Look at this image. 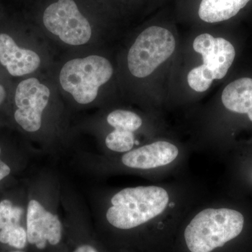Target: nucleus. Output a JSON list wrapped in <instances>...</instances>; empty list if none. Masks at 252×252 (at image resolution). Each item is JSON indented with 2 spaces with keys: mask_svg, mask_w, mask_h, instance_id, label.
Segmentation results:
<instances>
[{
  "mask_svg": "<svg viewBox=\"0 0 252 252\" xmlns=\"http://www.w3.org/2000/svg\"><path fill=\"white\" fill-rule=\"evenodd\" d=\"M168 193L155 186L123 189L111 200L107 210L110 224L119 229H131L158 216L166 209Z\"/></svg>",
  "mask_w": 252,
  "mask_h": 252,
  "instance_id": "obj_1",
  "label": "nucleus"
},
{
  "mask_svg": "<svg viewBox=\"0 0 252 252\" xmlns=\"http://www.w3.org/2000/svg\"><path fill=\"white\" fill-rule=\"evenodd\" d=\"M244 222L243 215L236 210L205 209L186 228V243L190 252H211L238 237Z\"/></svg>",
  "mask_w": 252,
  "mask_h": 252,
  "instance_id": "obj_2",
  "label": "nucleus"
},
{
  "mask_svg": "<svg viewBox=\"0 0 252 252\" xmlns=\"http://www.w3.org/2000/svg\"><path fill=\"white\" fill-rule=\"evenodd\" d=\"M112 64L99 56L68 61L60 73V82L79 104L91 103L97 97L98 89L111 79Z\"/></svg>",
  "mask_w": 252,
  "mask_h": 252,
  "instance_id": "obj_3",
  "label": "nucleus"
},
{
  "mask_svg": "<svg viewBox=\"0 0 252 252\" xmlns=\"http://www.w3.org/2000/svg\"><path fill=\"white\" fill-rule=\"evenodd\" d=\"M175 39L170 31L158 26L146 29L137 38L127 55L128 69L136 77H148L171 56Z\"/></svg>",
  "mask_w": 252,
  "mask_h": 252,
  "instance_id": "obj_4",
  "label": "nucleus"
},
{
  "mask_svg": "<svg viewBox=\"0 0 252 252\" xmlns=\"http://www.w3.org/2000/svg\"><path fill=\"white\" fill-rule=\"evenodd\" d=\"M43 21L48 31L69 45L85 44L92 35L90 23L74 0H59L49 5L44 11Z\"/></svg>",
  "mask_w": 252,
  "mask_h": 252,
  "instance_id": "obj_5",
  "label": "nucleus"
},
{
  "mask_svg": "<svg viewBox=\"0 0 252 252\" xmlns=\"http://www.w3.org/2000/svg\"><path fill=\"white\" fill-rule=\"evenodd\" d=\"M50 97L49 88L36 78L23 80L15 94V120L25 130L35 132L41 127V116Z\"/></svg>",
  "mask_w": 252,
  "mask_h": 252,
  "instance_id": "obj_6",
  "label": "nucleus"
},
{
  "mask_svg": "<svg viewBox=\"0 0 252 252\" xmlns=\"http://www.w3.org/2000/svg\"><path fill=\"white\" fill-rule=\"evenodd\" d=\"M193 46L195 51L203 56V64L214 79H221L226 75L235 57V48L231 43L205 33L195 38Z\"/></svg>",
  "mask_w": 252,
  "mask_h": 252,
  "instance_id": "obj_7",
  "label": "nucleus"
},
{
  "mask_svg": "<svg viewBox=\"0 0 252 252\" xmlns=\"http://www.w3.org/2000/svg\"><path fill=\"white\" fill-rule=\"evenodd\" d=\"M28 242L44 249L46 243L56 245L61 239V223L56 215L46 211L39 202L31 200L27 215Z\"/></svg>",
  "mask_w": 252,
  "mask_h": 252,
  "instance_id": "obj_8",
  "label": "nucleus"
},
{
  "mask_svg": "<svg viewBox=\"0 0 252 252\" xmlns=\"http://www.w3.org/2000/svg\"><path fill=\"white\" fill-rule=\"evenodd\" d=\"M178 154L175 145L158 141L124 154L122 162L127 167L147 170L168 165L175 160Z\"/></svg>",
  "mask_w": 252,
  "mask_h": 252,
  "instance_id": "obj_9",
  "label": "nucleus"
},
{
  "mask_svg": "<svg viewBox=\"0 0 252 252\" xmlns=\"http://www.w3.org/2000/svg\"><path fill=\"white\" fill-rule=\"evenodd\" d=\"M37 54L31 50L22 49L9 34H0V63L11 75L21 77L34 72L40 64Z\"/></svg>",
  "mask_w": 252,
  "mask_h": 252,
  "instance_id": "obj_10",
  "label": "nucleus"
},
{
  "mask_svg": "<svg viewBox=\"0 0 252 252\" xmlns=\"http://www.w3.org/2000/svg\"><path fill=\"white\" fill-rule=\"evenodd\" d=\"M221 100L228 110L248 114L252 100V79L241 78L230 83L222 93Z\"/></svg>",
  "mask_w": 252,
  "mask_h": 252,
  "instance_id": "obj_11",
  "label": "nucleus"
},
{
  "mask_svg": "<svg viewBox=\"0 0 252 252\" xmlns=\"http://www.w3.org/2000/svg\"><path fill=\"white\" fill-rule=\"evenodd\" d=\"M250 0H202L199 7L200 19L207 23L227 21L243 9Z\"/></svg>",
  "mask_w": 252,
  "mask_h": 252,
  "instance_id": "obj_12",
  "label": "nucleus"
},
{
  "mask_svg": "<svg viewBox=\"0 0 252 252\" xmlns=\"http://www.w3.org/2000/svg\"><path fill=\"white\" fill-rule=\"evenodd\" d=\"M107 122L117 130L134 132L142 124L141 118L137 114L129 111L119 110L111 112L107 117Z\"/></svg>",
  "mask_w": 252,
  "mask_h": 252,
  "instance_id": "obj_13",
  "label": "nucleus"
},
{
  "mask_svg": "<svg viewBox=\"0 0 252 252\" xmlns=\"http://www.w3.org/2000/svg\"><path fill=\"white\" fill-rule=\"evenodd\" d=\"M135 141L133 132L115 129L106 137L105 143L110 150L126 152L132 149Z\"/></svg>",
  "mask_w": 252,
  "mask_h": 252,
  "instance_id": "obj_14",
  "label": "nucleus"
},
{
  "mask_svg": "<svg viewBox=\"0 0 252 252\" xmlns=\"http://www.w3.org/2000/svg\"><path fill=\"white\" fill-rule=\"evenodd\" d=\"M27 240V232L21 225H11L0 230V242L15 248H24Z\"/></svg>",
  "mask_w": 252,
  "mask_h": 252,
  "instance_id": "obj_15",
  "label": "nucleus"
},
{
  "mask_svg": "<svg viewBox=\"0 0 252 252\" xmlns=\"http://www.w3.org/2000/svg\"><path fill=\"white\" fill-rule=\"evenodd\" d=\"M22 214V209L13 206L9 200H2L0 203V230L11 225H19Z\"/></svg>",
  "mask_w": 252,
  "mask_h": 252,
  "instance_id": "obj_16",
  "label": "nucleus"
},
{
  "mask_svg": "<svg viewBox=\"0 0 252 252\" xmlns=\"http://www.w3.org/2000/svg\"><path fill=\"white\" fill-rule=\"evenodd\" d=\"M187 79L190 87L194 91L200 93L204 92L209 89L214 81L205 77L203 65L193 68L189 73Z\"/></svg>",
  "mask_w": 252,
  "mask_h": 252,
  "instance_id": "obj_17",
  "label": "nucleus"
},
{
  "mask_svg": "<svg viewBox=\"0 0 252 252\" xmlns=\"http://www.w3.org/2000/svg\"><path fill=\"white\" fill-rule=\"evenodd\" d=\"M10 172H11L10 167L0 160V181L3 180L6 176L9 175Z\"/></svg>",
  "mask_w": 252,
  "mask_h": 252,
  "instance_id": "obj_18",
  "label": "nucleus"
},
{
  "mask_svg": "<svg viewBox=\"0 0 252 252\" xmlns=\"http://www.w3.org/2000/svg\"><path fill=\"white\" fill-rule=\"evenodd\" d=\"M74 252H97L95 249L93 247L89 246V245H83V246L79 247Z\"/></svg>",
  "mask_w": 252,
  "mask_h": 252,
  "instance_id": "obj_19",
  "label": "nucleus"
},
{
  "mask_svg": "<svg viewBox=\"0 0 252 252\" xmlns=\"http://www.w3.org/2000/svg\"><path fill=\"white\" fill-rule=\"evenodd\" d=\"M5 97H6V91H5L4 88L0 85V104L2 103Z\"/></svg>",
  "mask_w": 252,
  "mask_h": 252,
  "instance_id": "obj_20",
  "label": "nucleus"
},
{
  "mask_svg": "<svg viewBox=\"0 0 252 252\" xmlns=\"http://www.w3.org/2000/svg\"><path fill=\"white\" fill-rule=\"evenodd\" d=\"M248 117L249 119H250V121L252 122V104H251V107H250V110H249V112L248 113Z\"/></svg>",
  "mask_w": 252,
  "mask_h": 252,
  "instance_id": "obj_21",
  "label": "nucleus"
},
{
  "mask_svg": "<svg viewBox=\"0 0 252 252\" xmlns=\"http://www.w3.org/2000/svg\"><path fill=\"white\" fill-rule=\"evenodd\" d=\"M0 154H1V149H0Z\"/></svg>",
  "mask_w": 252,
  "mask_h": 252,
  "instance_id": "obj_22",
  "label": "nucleus"
},
{
  "mask_svg": "<svg viewBox=\"0 0 252 252\" xmlns=\"http://www.w3.org/2000/svg\"></svg>",
  "mask_w": 252,
  "mask_h": 252,
  "instance_id": "obj_23",
  "label": "nucleus"
}]
</instances>
